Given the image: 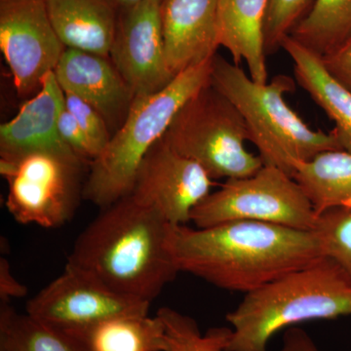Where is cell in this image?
<instances>
[{
  "label": "cell",
  "mask_w": 351,
  "mask_h": 351,
  "mask_svg": "<svg viewBox=\"0 0 351 351\" xmlns=\"http://www.w3.org/2000/svg\"><path fill=\"white\" fill-rule=\"evenodd\" d=\"M168 247L180 272L245 294L325 257L313 230L254 221L171 225Z\"/></svg>",
  "instance_id": "6da1fadb"
},
{
  "label": "cell",
  "mask_w": 351,
  "mask_h": 351,
  "mask_svg": "<svg viewBox=\"0 0 351 351\" xmlns=\"http://www.w3.org/2000/svg\"><path fill=\"white\" fill-rule=\"evenodd\" d=\"M170 223L130 195L101 211L78 235L69 265L115 292L151 302L180 274L168 247Z\"/></svg>",
  "instance_id": "7a4b0ae2"
},
{
  "label": "cell",
  "mask_w": 351,
  "mask_h": 351,
  "mask_svg": "<svg viewBox=\"0 0 351 351\" xmlns=\"http://www.w3.org/2000/svg\"><path fill=\"white\" fill-rule=\"evenodd\" d=\"M351 316V278L321 258L245 295L226 315L232 337L226 351H267L277 332L313 320Z\"/></svg>",
  "instance_id": "3957f363"
},
{
  "label": "cell",
  "mask_w": 351,
  "mask_h": 351,
  "mask_svg": "<svg viewBox=\"0 0 351 351\" xmlns=\"http://www.w3.org/2000/svg\"><path fill=\"white\" fill-rule=\"evenodd\" d=\"M211 85L223 95L243 117L249 142L257 147L263 165L274 166L293 177L298 164L326 151L341 149L332 132L311 128L286 103L295 90L290 76L271 82H254L239 64L215 55Z\"/></svg>",
  "instance_id": "277c9868"
},
{
  "label": "cell",
  "mask_w": 351,
  "mask_h": 351,
  "mask_svg": "<svg viewBox=\"0 0 351 351\" xmlns=\"http://www.w3.org/2000/svg\"><path fill=\"white\" fill-rule=\"evenodd\" d=\"M212 63L213 59L182 71L160 91L134 97L122 125L90 164L83 198L101 209L130 195L147 152L184 104L211 82Z\"/></svg>",
  "instance_id": "5b68a950"
},
{
  "label": "cell",
  "mask_w": 351,
  "mask_h": 351,
  "mask_svg": "<svg viewBox=\"0 0 351 351\" xmlns=\"http://www.w3.org/2000/svg\"><path fill=\"white\" fill-rule=\"evenodd\" d=\"M163 138L213 180L249 177L263 166L245 147L249 137L243 117L211 82L184 104Z\"/></svg>",
  "instance_id": "8992f818"
},
{
  "label": "cell",
  "mask_w": 351,
  "mask_h": 351,
  "mask_svg": "<svg viewBox=\"0 0 351 351\" xmlns=\"http://www.w3.org/2000/svg\"><path fill=\"white\" fill-rule=\"evenodd\" d=\"M317 218L294 178L274 166L263 165L249 177L226 180L195 208L191 221L198 228L254 221L313 232Z\"/></svg>",
  "instance_id": "52a82bcc"
},
{
  "label": "cell",
  "mask_w": 351,
  "mask_h": 351,
  "mask_svg": "<svg viewBox=\"0 0 351 351\" xmlns=\"http://www.w3.org/2000/svg\"><path fill=\"white\" fill-rule=\"evenodd\" d=\"M88 164L76 156L48 152L0 157V173L8 184L5 206L21 225L61 228L75 216Z\"/></svg>",
  "instance_id": "ba28073f"
},
{
  "label": "cell",
  "mask_w": 351,
  "mask_h": 351,
  "mask_svg": "<svg viewBox=\"0 0 351 351\" xmlns=\"http://www.w3.org/2000/svg\"><path fill=\"white\" fill-rule=\"evenodd\" d=\"M151 302L120 294L66 263L61 276L27 302L25 313L62 331L123 315H147Z\"/></svg>",
  "instance_id": "9c48e42d"
},
{
  "label": "cell",
  "mask_w": 351,
  "mask_h": 351,
  "mask_svg": "<svg viewBox=\"0 0 351 351\" xmlns=\"http://www.w3.org/2000/svg\"><path fill=\"white\" fill-rule=\"evenodd\" d=\"M0 49L18 94L38 93L66 50L45 0H0Z\"/></svg>",
  "instance_id": "30bf717a"
},
{
  "label": "cell",
  "mask_w": 351,
  "mask_h": 351,
  "mask_svg": "<svg viewBox=\"0 0 351 351\" xmlns=\"http://www.w3.org/2000/svg\"><path fill=\"white\" fill-rule=\"evenodd\" d=\"M213 181L199 164L178 154L162 138L141 163L129 195L170 225H186L211 193Z\"/></svg>",
  "instance_id": "8fae6325"
},
{
  "label": "cell",
  "mask_w": 351,
  "mask_h": 351,
  "mask_svg": "<svg viewBox=\"0 0 351 351\" xmlns=\"http://www.w3.org/2000/svg\"><path fill=\"white\" fill-rule=\"evenodd\" d=\"M160 0H145L119 12L110 57L134 96L160 91L175 77L168 69Z\"/></svg>",
  "instance_id": "7c38bea8"
},
{
  "label": "cell",
  "mask_w": 351,
  "mask_h": 351,
  "mask_svg": "<svg viewBox=\"0 0 351 351\" xmlns=\"http://www.w3.org/2000/svg\"><path fill=\"white\" fill-rule=\"evenodd\" d=\"M159 15L173 76L213 59L219 47L218 0H160Z\"/></svg>",
  "instance_id": "4fadbf2b"
},
{
  "label": "cell",
  "mask_w": 351,
  "mask_h": 351,
  "mask_svg": "<svg viewBox=\"0 0 351 351\" xmlns=\"http://www.w3.org/2000/svg\"><path fill=\"white\" fill-rule=\"evenodd\" d=\"M64 108V93L52 71L44 77L38 93L25 101L18 114L0 126V157L32 152L76 156L64 144L58 129Z\"/></svg>",
  "instance_id": "5bb4252c"
},
{
  "label": "cell",
  "mask_w": 351,
  "mask_h": 351,
  "mask_svg": "<svg viewBox=\"0 0 351 351\" xmlns=\"http://www.w3.org/2000/svg\"><path fill=\"white\" fill-rule=\"evenodd\" d=\"M54 73L64 93L93 106L107 123L126 117L135 96L108 57L66 48Z\"/></svg>",
  "instance_id": "9a60e30c"
},
{
  "label": "cell",
  "mask_w": 351,
  "mask_h": 351,
  "mask_svg": "<svg viewBox=\"0 0 351 351\" xmlns=\"http://www.w3.org/2000/svg\"><path fill=\"white\" fill-rule=\"evenodd\" d=\"M269 0H218L219 46L232 62L246 63L254 82L267 83L265 27Z\"/></svg>",
  "instance_id": "2e32d148"
},
{
  "label": "cell",
  "mask_w": 351,
  "mask_h": 351,
  "mask_svg": "<svg viewBox=\"0 0 351 351\" xmlns=\"http://www.w3.org/2000/svg\"><path fill=\"white\" fill-rule=\"evenodd\" d=\"M64 47L110 57L119 13L108 0H45Z\"/></svg>",
  "instance_id": "e0dca14e"
},
{
  "label": "cell",
  "mask_w": 351,
  "mask_h": 351,
  "mask_svg": "<svg viewBox=\"0 0 351 351\" xmlns=\"http://www.w3.org/2000/svg\"><path fill=\"white\" fill-rule=\"evenodd\" d=\"M281 48L292 60L295 80L334 121L332 134L341 149L351 154V92L328 73L320 56L292 36L284 39Z\"/></svg>",
  "instance_id": "ac0fdd59"
},
{
  "label": "cell",
  "mask_w": 351,
  "mask_h": 351,
  "mask_svg": "<svg viewBox=\"0 0 351 351\" xmlns=\"http://www.w3.org/2000/svg\"><path fill=\"white\" fill-rule=\"evenodd\" d=\"M68 332L83 351H167L165 327L156 315H123Z\"/></svg>",
  "instance_id": "d6986e66"
},
{
  "label": "cell",
  "mask_w": 351,
  "mask_h": 351,
  "mask_svg": "<svg viewBox=\"0 0 351 351\" xmlns=\"http://www.w3.org/2000/svg\"><path fill=\"white\" fill-rule=\"evenodd\" d=\"M293 178L319 216L351 198V154L343 149L321 152L298 164Z\"/></svg>",
  "instance_id": "ffe728a7"
},
{
  "label": "cell",
  "mask_w": 351,
  "mask_h": 351,
  "mask_svg": "<svg viewBox=\"0 0 351 351\" xmlns=\"http://www.w3.org/2000/svg\"><path fill=\"white\" fill-rule=\"evenodd\" d=\"M290 36L325 56L351 36V0H314Z\"/></svg>",
  "instance_id": "44dd1931"
},
{
  "label": "cell",
  "mask_w": 351,
  "mask_h": 351,
  "mask_svg": "<svg viewBox=\"0 0 351 351\" xmlns=\"http://www.w3.org/2000/svg\"><path fill=\"white\" fill-rule=\"evenodd\" d=\"M0 351H83L62 330L17 313L10 302L0 304Z\"/></svg>",
  "instance_id": "7402d4cb"
},
{
  "label": "cell",
  "mask_w": 351,
  "mask_h": 351,
  "mask_svg": "<svg viewBox=\"0 0 351 351\" xmlns=\"http://www.w3.org/2000/svg\"><path fill=\"white\" fill-rule=\"evenodd\" d=\"M156 315L162 320L167 351H226L232 328H212L201 334L196 321L171 307H161Z\"/></svg>",
  "instance_id": "603a6c76"
},
{
  "label": "cell",
  "mask_w": 351,
  "mask_h": 351,
  "mask_svg": "<svg viewBox=\"0 0 351 351\" xmlns=\"http://www.w3.org/2000/svg\"><path fill=\"white\" fill-rule=\"evenodd\" d=\"M313 232L319 239L323 255L334 260L351 278V207L323 212Z\"/></svg>",
  "instance_id": "cb8c5ba5"
},
{
  "label": "cell",
  "mask_w": 351,
  "mask_h": 351,
  "mask_svg": "<svg viewBox=\"0 0 351 351\" xmlns=\"http://www.w3.org/2000/svg\"><path fill=\"white\" fill-rule=\"evenodd\" d=\"M314 0H269L265 27V53L272 54L281 48L284 39L299 24Z\"/></svg>",
  "instance_id": "d4e9b609"
},
{
  "label": "cell",
  "mask_w": 351,
  "mask_h": 351,
  "mask_svg": "<svg viewBox=\"0 0 351 351\" xmlns=\"http://www.w3.org/2000/svg\"><path fill=\"white\" fill-rule=\"evenodd\" d=\"M64 107L75 117L100 156L112 138L103 115L86 101L71 93H64Z\"/></svg>",
  "instance_id": "484cf974"
},
{
  "label": "cell",
  "mask_w": 351,
  "mask_h": 351,
  "mask_svg": "<svg viewBox=\"0 0 351 351\" xmlns=\"http://www.w3.org/2000/svg\"><path fill=\"white\" fill-rule=\"evenodd\" d=\"M58 129L64 144L88 165L90 166L99 156L93 144L90 142L86 134L66 107L60 115Z\"/></svg>",
  "instance_id": "4316f807"
},
{
  "label": "cell",
  "mask_w": 351,
  "mask_h": 351,
  "mask_svg": "<svg viewBox=\"0 0 351 351\" xmlns=\"http://www.w3.org/2000/svg\"><path fill=\"white\" fill-rule=\"evenodd\" d=\"M321 59L332 78L351 92V36Z\"/></svg>",
  "instance_id": "83f0119b"
},
{
  "label": "cell",
  "mask_w": 351,
  "mask_h": 351,
  "mask_svg": "<svg viewBox=\"0 0 351 351\" xmlns=\"http://www.w3.org/2000/svg\"><path fill=\"white\" fill-rule=\"evenodd\" d=\"M27 288L20 282L11 269L10 263L5 258H0V300L10 302L11 300L24 298Z\"/></svg>",
  "instance_id": "f1b7e54d"
},
{
  "label": "cell",
  "mask_w": 351,
  "mask_h": 351,
  "mask_svg": "<svg viewBox=\"0 0 351 351\" xmlns=\"http://www.w3.org/2000/svg\"><path fill=\"white\" fill-rule=\"evenodd\" d=\"M108 1L112 4L113 8L119 13L120 11L137 5V4L145 1V0H108Z\"/></svg>",
  "instance_id": "f546056e"
},
{
  "label": "cell",
  "mask_w": 351,
  "mask_h": 351,
  "mask_svg": "<svg viewBox=\"0 0 351 351\" xmlns=\"http://www.w3.org/2000/svg\"><path fill=\"white\" fill-rule=\"evenodd\" d=\"M343 206L351 207V198L346 201V202H345V204H343Z\"/></svg>",
  "instance_id": "4dcf8cb0"
}]
</instances>
